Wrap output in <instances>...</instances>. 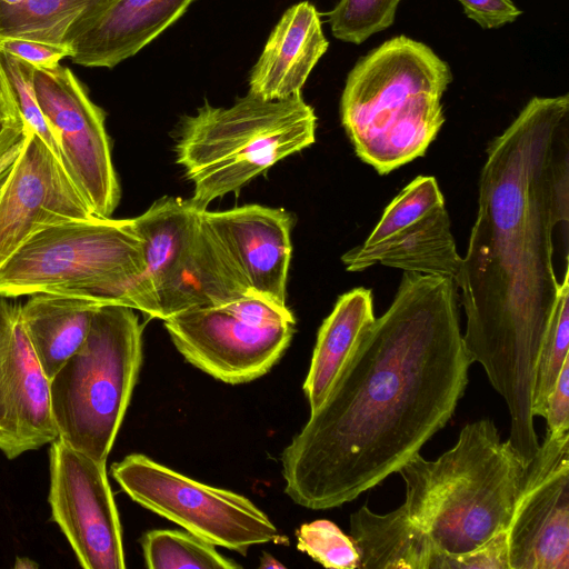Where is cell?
Listing matches in <instances>:
<instances>
[{"label": "cell", "mask_w": 569, "mask_h": 569, "mask_svg": "<svg viewBox=\"0 0 569 569\" xmlns=\"http://www.w3.org/2000/svg\"><path fill=\"white\" fill-rule=\"evenodd\" d=\"M465 13L483 29L499 28L521 13L511 0H458Z\"/></svg>", "instance_id": "1f68e13d"}, {"label": "cell", "mask_w": 569, "mask_h": 569, "mask_svg": "<svg viewBox=\"0 0 569 569\" xmlns=\"http://www.w3.org/2000/svg\"><path fill=\"white\" fill-rule=\"evenodd\" d=\"M23 0H0V4H3V6H14V4H18L20 2H22Z\"/></svg>", "instance_id": "8d00e7d4"}, {"label": "cell", "mask_w": 569, "mask_h": 569, "mask_svg": "<svg viewBox=\"0 0 569 569\" xmlns=\"http://www.w3.org/2000/svg\"><path fill=\"white\" fill-rule=\"evenodd\" d=\"M146 566L150 569H234L238 563L220 555L213 545L190 532L157 529L141 538Z\"/></svg>", "instance_id": "cb8c5ba5"}, {"label": "cell", "mask_w": 569, "mask_h": 569, "mask_svg": "<svg viewBox=\"0 0 569 569\" xmlns=\"http://www.w3.org/2000/svg\"><path fill=\"white\" fill-rule=\"evenodd\" d=\"M443 196L435 177L419 176L387 206L368 238L341 260L348 271L373 264L403 272L459 278L457 251Z\"/></svg>", "instance_id": "8fae6325"}, {"label": "cell", "mask_w": 569, "mask_h": 569, "mask_svg": "<svg viewBox=\"0 0 569 569\" xmlns=\"http://www.w3.org/2000/svg\"><path fill=\"white\" fill-rule=\"evenodd\" d=\"M57 438L49 380L24 331L20 305L0 297V451L14 459Z\"/></svg>", "instance_id": "2e32d148"}, {"label": "cell", "mask_w": 569, "mask_h": 569, "mask_svg": "<svg viewBox=\"0 0 569 569\" xmlns=\"http://www.w3.org/2000/svg\"><path fill=\"white\" fill-rule=\"evenodd\" d=\"M197 0H103L69 32L72 62L113 68L138 53Z\"/></svg>", "instance_id": "ac0fdd59"}, {"label": "cell", "mask_w": 569, "mask_h": 569, "mask_svg": "<svg viewBox=\"0 0 569 569\" xmlns=\"http://www.w3.org/2000/svg\"><path fill=\"white\" fill-rule=\"evenodd\" d=\"M360 569H432L440 550L402 503L379 515L362 506L350 516Z\"/></svg>", "instance_id": "44dd1931"}, {"label": "cell", "mask_w": 569, "mask_h": 569, "mask_svg": "<svg viewBox=\"0 0 569 569\" xmlns=\"http://www.w3.org/2000/svg\"><path fill=\"white\" fill-rule=\"evenodd\" d=\"M260 568L268 569V568H284V566L278 561L274 557H272L269 553H263V556L260 559Z\"/></svg>", "instance_id": "d590c367"}, {"label": "cell", "mask_w": 569, "mask_h": 569, "mask_svg": "<svg viewBox=\"0 0 569 569\" xmlns=\"http://www.w3.org/2000/svg\"><path fill=\"white\" fill-rule=\"evenodd\" d=\"M510 569H569V432H547L507 529Z\"/></svg>", "instance_id": "5bb4252c"}, {"label": "cell", "mask_w": 569, "mask_h": 569, "mask_svg": "<svg viewBox=\"0 0 569 569\" xmlns=\"http://www.w3.org/2000/svg\"><path fill=\"white\" fill-rule=\"evenodd\" d=\"M449 66L427 44L399 36L348 74L341 123L356 154L379 174L423 156L440 131Z\"/></svg>", "instance_id": "277c9868"}, {"label": "cell", "mask_w": 569, "mask_h": 569, "mask_svg": "<svg viewBox=\"0 0 569 569\" xmlns=\"http://www.w3.org/2000/svg\"><path fill=\"white\" fill-rule=\"evenodd\" d=\"M543 418L547 432L560 436L569 432V359H567L549 393Z\"/></svg>", "instance_id": "4dcf8cb0"}, {"label": "cell", "mask_w": 569, "mask_h": 569, "mask_svg": "<svg viewBox=\"0 0 569 569\" xmlns=\"http://www.w3.org/2000/svg\"><path fill=\"white\" fill-rule=\"evenodd\" d=\"M432 569H510L507 530L495 535L470 552L450 555L439 551Z\"/></svg>", "instance_id": "f1b7e54d"}, {"label": "cell", "mask_w": 569, "mask_h": 569, "mask_svg": "<svg viewBox=\"0 0 569 569\" xmlns=\"http://www.w3.org/2000/svg\"><path fill=\"white\" fill-rule=\"evenodd\" d=\"M376 319L369 289H352L337 300L319 328L303 392L310 412L326 399L343 363Z\"/></svg>", "instance_id": "7402d4cb"}, {"label": "cell", "mask_w": 569, "mask_h": 569, "mask_svg": "<svg viewBox=\"0 0 569 569\" xmlns=\"http://www.w3.org/2000/svg\"><path fill=\"white\" fill-rule=\"evenodd\" d=\"M297 547L326 568L358 569L359 553L350 536L330 520L303 523L297 530Z\"/></svg>", "instance_id": "83f0119b"}, {"label": "cell", "mask_w": 569, "mask_h": 569, "mask_svg": "<svg viewBox=\"0 0 569 569\" xmlns=\"http://www.w3.org/2000/svg\"><path fill=\"white\" fill-rule=\"evenodd\" d=\"M33 90L56 134L62 164L96 217H111L120 187L111 158L106 114L64 66L34 68Z\"/></svg>", "instance_id": "7c38bea8"}, {"label": "cell", "mask_w": 569, "mask_h": 569, "mask_svg": "<svg viewBox=\"0 0 569 569\" xmlns=\"http://www.w3.org/2000/svg\"><path fill=\"white\" fill-rule=\"evenodd\" d=\"M527 465L493 420L479 419L436 460L418 453L400 468L403 505L438 550L470 552L508 529Z\"/></svg>", "instance_id": "3957f363"}, {"label": "cell", "mask_w": 569, "mask_h": 569, "mask_svg": "<svg viewBox=\"0 0 569 569\" xmlns=\"http://www.w3.org/2000/svg\"><path fill=\"white\" fill-rule=\"evenodd\" d=\"M163 323L189 363L238 385L272 368L292 339L296 320L287 305L250 292L219 306L179 312Z\"/></svg>", "instance_id": "9c48e42d"}, {"label": "cell", "mask_w": 569, "mask_h": 569, "mask_svg": "<svg viewBox=\"0 0 569 569\" xmlns=\"http://www.w3.org/2000/svg\"><path fill=\"white\" fill-rule=\"evenodd\" d=\"M203 219L249 291L286 305L292 251L289 213L261 204H244L223 211L206 209Z\"/></svg>", "instance_id": "e0dca14e"}, {"label": "cell", "mask_w": 569, "mask_h": 569, "mask_svg": "<svg viewBox=\"0 0 569 569\" xmlns=\"http://www.w3.org/2000/svg\"><path fill=\"white\" fill-rule=\"evenodd\" d=\"M19 112L0 72V116Z\"/></svg>", "instance_id": "836d02e7"}, {"label": "cell", "mask_w": 569, "mask_h": 569, "mask_svg": "<svg viewBox=\"0 0 569 569\" xmlns=\"http://www.w3.org/2000/svg\"><path fill=\"white\" fill-rule=\"evenodd\" d=\"M143 242L133 218L89 217L50 226L0 267V297H83L156 319Z\"/></svg>", "instance_id": "5b68a950"}, {"label": "cell", "mask_w": 569, "mask_h": 569, "mask_svg": "<svg viewBox=\"0 0 569 569\" xmlns=\"http://www.w3.org/2000/svg\"><path fill=\"white\" fill-rule=\"evenodd\" d=\"M20 150L8 154V156H6L4 158H2L0 160V188H1L6 177L8 176L9 170L11 169L16 158L18 157V154L20 152Z\"/></svg>", "instance_id": "e575fe53"}, {"label": "cell", "mask_w": 569, "mask_h": 569, "mask_svg": "<svg viewBox=\"0 0 569 569\" xmlns=\"http://www.w3.org/2000/svg\"><path fill=\"white\" fill-rule=\"evenodd\" d=\"M142 330L134 309L101 306L80 348L49 381L59 438L107 462L142 362Z\"/></svg>", "instance_id": "52a82bcc"}, {"label": "cell", "mask_w": 569, "mask_h": 569, "mask_svg": "<svg viewBox=\"0 0 569 569\" xmlns=\"http://www.w3.org/2000/svg\"><path fill=\"white\" fill-rule=\"evenodd\" d=\"M317 117L301 92L267 101L248 92L230 107L209 102L186 116L176 144L177 162L193 184L201 209L240 189L278 161L316 140Z\"/></svg>", "instance_id": "8992f818"}, {"label": "cell", "mask_w": 569, "mask_h": 569, "mask_svg": "<svg viewBox=\"0 0 569 569\" xmlns=\"http://www.w3.org/2000/svg\"><path fill=\"white\" fill-rule=\"evenodd\" d=\"M50 445L51 520L82 568H126L121 525L106 462L73 449L60 438Z\"/></svg>", "instance_id": "4fadbf2b"}, {"label": "cell", "mask_w": 569, "mask_h": 569, "mask_svg": "<svg viewBox=\"0 0 569 569\" xmlns=\"http://www.w3.org/2000/svg\"><path fill=\"white\" fill-rule=\"evenodd\" d=\"M0 51L9 53L34 68H54L69 57L66 46L51 44L23 38H0Z\"/></svg>", "instance_id": "f546056e"}, {"label": "cell", "mask_w": 569, "mask_h": 569, "mask_svg": "<svg viewBox=\"0 0 569 569\" xmlns=\"http://www.w3.org/2000/svg\"><path fill=\"white\" fill-rule=\"evenodd\" d=\"M191 199L162 197L133 218L143 242L156 319L227 303L250 293Z\"/></svg>", "instance_id": "ba28073f"}, {"label": "cell", "mask_w": 569, "mask_h": 569, "mask_svg": "<svg viewBox=\"0 0 569 569\" xmlns=\"http://www.w3.org/2000/svg\"><path fill=\"white\" fill-rule=\"evenodd\" d=\"M92 216L84 197L53 151L28 129L0 188V267L37 232Z\"/></svg>", "instance_id": "9a60e30c"}, {"label": "cell", "mask_w": 569, "mask_h": 569, "mask_svg": "<svg viewBox=\"0 0 569 569\" xmlns=\"http://www.w3.org/2000/svg\"><path fill=\"white\" fill-rule=\"evenodd\" d=\"M328 46L315 6L308 1L293 4L271 31L251 69L249 92L267 101L300 93Z\"/></svg>", "instance_id": "d6986e66"}, {"label": "cell", "mask_w": 569, "mask_h": 569, "mask_svg": "<svg viewBox=\"0 0 569 569\" xmlns=\"http://www.w3.org/2000/svg\"><path fill=\"white\" fill-rule=\"evenodd\" d=\"M567 359H569V279L563 282L538 355L532 392L533 417L543 418L547 398Z\"/></svg>", "instance_id": "d4e9b609"}, {"label": "cell", "mask_w": 569, "mask_h": 569, "mask_svg": "<svg viewBox=\"0 0 569 569\" xmlns=\"http://www.w3.org/2000/svg\"><path fill=\"white\" fill-rule=\"evenodd\" d=\"M111 473L136 502L213 545L246 555L251 546L281 541L272 521L248 498L186 477L141 453Z\"/></svg>", "instance_id": "30bf717a"}, {"label": "cell", "mask_w": 569, "mask_h": 569, "mask_svg": "<svg viewBox=\"0 0 569 569\" xmlns=\"http://www.w3.org/2000/svg\"><path fill=\"white\" fill-rule=\"evenodd\" d=\"M27 130L19 112L0 116V160L21 149Z\"/></svg>", "instance_id": "d6a6232c"}, {"label": "cell", "mask_w": 569, "mask_h": 569, "mask_svg": "<svg viewBox=\"0 0 569 569\" xmlns=\"http://www.w3.org/2000/svg\"><path fill=\"white\" fill-rule=\"evenodd\" d=\"M0 72L27 128L36 132L62 163L56 134L42 114L34 94V67L0 51Z\"/></svg>", "instance_id": "4316f807"}, {"label": "cell", "mask_w": 569, "mask_h": 569, "mask_svg": "<svg viewBox=\"0 0 569 569\" xmlns=\"http://www.w3.org/2000/svg\"><path fill=\"white\" fill-rule=\"evenodd\" d=\"M471 365L455 281L403 272L390 307L283 449L284 492L307 509H331L398 472L451 419Z\"/></svg>", "instance_id": "7a4b0ae2"}, {"label": "cell", "mask_w": 569, "mask_h": 569, "mask_svg": "<svg viewBox=\"0 0 569 569\" xmlns=\"http://www.w3.org/2000/svg\"><path fill=\"white\" fill-rule=\"evenodd\" d=\"M20 306L21 321L36 358L50 381L83 343L103 303L77 296L34 293Z\"/></svg>", "instance_id": "ffe728a7"}, {"label": "cell", "mask_w": 569, "mask_h": 569, "mask_svg": "<svg viewBox=\"0 0 569 569\" xmlns=\"http://www.w3.org/2000/svg\"><path fill=\"white\" fill-rule=\"evenodd\" d=\"M400 0H340L329 12L335 38L360 44L370 36L389 28Z\"/></svg>", "instance_id": "484cf974"}, {"label": "cell", "mask_w": 569, "mask_h": 569, "mask_svg": "<svg viewBox=\"0 0 569 569\" xmlns=\"http://www.w3.org/2000/svg\"><path fill=\"white\" fill-rule=\"evenodd\" d=\"M569 96L533 97L487 148L476 221L456 282L466 351L510 415V445L539 448L532 415L538 355L569 269Z\"/></svg>", "instance_id": "6da1fadb"}, {"label": "cell", "mask_w": 569, "mask_h": 569, "mask_svg": "<svg viewBox=\"0 0 569 569\" xmlns=\"http://www.w3.org/2000/svg\"><path fill=\"white\" fill-rule=\"evenodd\" d=\"M102 1L23 0L14 6L0 4V38L66 46L71 29Z\"/></svg>", "instance_id": "603a6c76"}]
</instances>
